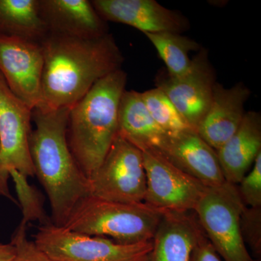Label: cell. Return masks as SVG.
<instances>
[{
  "instance_id": "ac0fdd59",
  "label": "cell",
  "mask_w": 261,
  "mask_h": 261,
  "mask_svg": "<svg viewBox=\"0 0 261 261\" xmlns=\"http://www.w3.org/2000/svg\"><path fill=\"white\" fill-rule=\"evenodd\" d=\"M118 123V135L142 152L159 151L168 135L149 114L141 92L134 90H125L122 94Z\"/></svg>"
},
{
  "instance_id": "9a60e30c",
  "label": "cell",
  "mask_w": 261,
  "mask_h": 261,
  "mask_svg": "<svg viewBox=\"0 0 261 261\" xmlns=\"http://www.w3.org/2000/svg\"><path fill=\"white\" fill-rule=\"evenodd\" d=\"M48 34L93 39L108 34L107 22L88 0H39Z\"/></svg>"
},
{
  "instance_id": "7c38bea8",
  "label": "cell",
  "mask_w": 261,
  "mask_h": 261,
  "mask_svg": "<svg viewBox=\"0 0 261 261\" xmlns=\"http://www.w3.org/2000/svg\"><path fill=\"white\" fill-rule=\"evenodd\" d=\"M92 3L106 22L126 24L143 34H181L190 27L185 15L155 0H93Z\"/></svg>"
},
{
  "instance_id": "8fae6325",
  "label": "cell",
  "mask_w": 261,
  "mask_h": 261,
  "mask_svg": "<svg viewBox=\"0 0 261 261\" xmlns=\"http://www.w3.org/2000/svg\"><path fill=\"white\" fill-rule=\"evenodd\" d=\"M44 62L41 43L0 36V73L10 91L32 110L42 103Z\"/></svg>"
},
{
  "instance_id": "ba28073f",
  "label": "cell",
  "mask_w": 261,
  "mask_h": 261,
  "mask_svg": "<svg viewBox=\"0 0 261 261\" xmlns=\"http://www.w3.org/2000/svg\"><path fill=\"white\" fill-rule=\"evenodd\" d=\"M146 173L144 202L158 210L194 212L207 187L172 163L161 152H142Z\"/></svg>"
},
{
  "instance_id": "cb8c5ba5",
  "label": "cell",
  "mask_w": 261,
  "mask_h": 261,
  "mask_svg": "<svg viewBox=\"0 0 261 261\" xmlns=\"http://www.w3.org/2000/svg\"><path fill=\"white\" fill-rule=\"evenodd\" d=\"M25 226L21 224L12 239L11 243L15 248L13 261H55L40 250L34 241L28 240Z\"/></svg>"
},
{
  "instance_id": "4316f807",
  "label": "cell",
  "mask_w": 261,
  "mask_h": 261,
  "mask_svg": "<svg viewBox=\"0 0 261 261\" xmlns=\"http://www.w3.org/2000/svg\"><path fill=\"white\" fill-rule=\"evenodd\" d=\"M0 196H3V197L15 202V199L13 198L10 192L8 179L2 177V176H0Z\"/></svg>"
},
{
  "instance_id": "7a4b0ae2",
  "label": "cell",
  "mask_w": 261,
  "mask_h": 261,
  "mask_svg": "<svg viewBox=\"0 0 261 261\" xmlns=\"http://www.w3.org/2000/svg\"><path fill=\"white\" fill-rule=\"evenodd\" d=\"M70 108L33 110L36 128L29 141L31 158L49 198L51 224L63 226L75 206L90 195L89 180L80 169L67 140Z\"/></svg>"
},
{
  "instance_id": "d6986e66",
  "label": "cell",
  "mask_w": 261,
  "mask_h": 261,
  "mask_svg": "<svg viewBox=\"0 0 261 261\" xmlns=\"http://www.w3.org/2000/svg\"><path fill=\"white\" fill-rule=\"evenodd\" d=\"M47 34L39 0H0V36L41 43Z\"/></svg>"
},
{
  "instance_id": "6da1fadb",
  "label": "cell",
  "mask_w": 261,
  "mask_h": 261,
  "mask_svg": "<svg viewBox=\"0 0 261 261\" xmlns=\"http://www.w3.org/2000/svg\"><path fill=\"white\" fill-rule=\"evenodd\" d=\"M41 44L44 62L39 108L44 109L71 108L98 81L121 70L124 62L109 33L93 39L48 34Z\"/></svg>"
},
{
  "instance_id": "9c48e42d",
  "label": "cell",
  "mask_w": 261,
  "mask_h": 261,
  "mask_svg": "<svg viewBox=\"0 0 261 261\" xmlns=\"http://www.w3.org/2000/svg\"><path fill=\"white\" fill-rule=\"evenodd\" d=\"M33 110L17 97L0 73V175L34 176L29 141Z\"/></svg>"
},
{
  "instance_id": "484cf974",
  "label": "cell",
  "mask_w": 261,
  "mask_h": 261,
  "mask_svg": "<svg viewBox=\"0 0 261 261\" xmlns=\"http://www.w3.org/2000/svg\"><path fill=\"white\" fill-rule=\"evenodd\" d=\"M15 256V248L11 243H0V261H13Z\"/></svg>"
},
{
  "instance_id": "5b68a950",
  "label": "cell",
  "mask_w": 261,
  "mask_h": 261,
  "mask_svg": "<svg viewBox=\"0 0 261 261\" xmlns=\"http://www.w3.org/2000/svg\"><path fill=\"white\" fill-rule=\"evenodd\" d=\"M245 205L237 185L207 187L194 211L202 231L224 261H252L240 230Z\"/></svg>"
},
{
  "instance_id": "277c9868",
  "label": "cell",
  "mask_w": 261,
  "mask_h": 261,
  "mask_svg": "<svg viewBox=\"0 0 261 261\" xmlns=\"http://www.w3.org/2000/svg\"><path fill=\"white\" fill-rule=\"evenodd\" d=\"M164 212L145 202L123 203L89 195L75 206L62 227L135 245L152 241Z\"/></svg>"
},
{
  "instance_id": "e0dca14e",
  "label": "cell",
  "mask_w": 261,
  "mask_h": 261,
  "mask_svg": "<svg viewBox=\"0 0 261 261\" xmlns=\"http://www.w3.org/2000/svg\"><path fill=\"white\" fill-rule=\"evenodd\" d=\"M260 152V114L249 111L236 133L216 151L225 181L238 185Z\"/></svg>"
},
{
  "instance_id": "52a82bcc",
  "label": "cell",
  "mask_w": 261,
  "mask_h": 261,
  "mask_svg": "<svg viewBox=\"0 0 261 261\" xmlns=\"http://www.w3.org/2000/svg\"><path fill=\"white\" fill-rule=\"evenodd\" d=\"M90 195L113 202L142 203L146 194L143 154L117 135L92 178Z\"/></svg>"
},
{
  "instance_id": "8992f818",
  "label": "cell",
  "mask_w": 261,
  "mask_h": 261,
  "mask_svg": "<svg viewBox=\"0 0 261 261\" xmlns=\"http://www.w3.org/2000/svg\"><path fill=\"white\" fill-rule=\"evenodd\" d=\"M34 243L55 261H147L152 241L123 245L89 236L53 224L42 225Z\"/></svg>"
},
{
  "instance_id": "30bf717a",
  "label": "cell",
  "mask_w": 261,
  "mask_h": 261,
  "mask_svg": "<svg viewBox=\"0 0 261 261\" xmlns=\"http://www.w3.org/2000/svg\"><path fill=\"white\" fill-rule=\"evenodd\" d=\"M216 82V71L203 48L192 58L185 75L176 78L166 71L160 72L155 78L156 87L166 94L195 132L210 107Z\"/></svg>"
},
{
  "instance_id": "3957f363",
  "label": "cell",
  "mask_w": 261,
  "mask_h": 261,
  "mask_svg": "<svg viewBox=\"0 0 261 261\" xmlns=\"http://www.w3.org/2000/svg\"><path fill=\"white\" fill-rule=\"evenodd\" d=\"M126 73L118 70L94 84L70 109L67 140L86 177L90 179L118 135V113Z\"/></svg>"
},
{
  "instance_id": "5bb4252c",
  "label": "cell",
  "mask_w": 261,
  "mask_h": 261,
  "mask_svg": "<svg viewBox=\"0 0 261 261\" xmlns=\"http://www.w3.org/2000/svg\"><path fill=\"white\" fill-rule=\"evenodd\" d=\"M250 94L242 82L231 88L216 82L210 107L196 129L197 135L215 150L221 148L240 128Z\"/></svg>"
},
{
  "instance_id": "83f0119b",
  "label": "cell",
  "mask_w": 261,
  "mask_h": 261,
  "mask_svg": "<svg viewBox=\"0 0 261 261\" xmlns=\"http://www.w3.org/2000/svg\"><path fill=\"white\" fill-rule=\"evenodd\" d=\"M252 261H260V258H257L256 260H253Z\"/></svg>"
},
{
  "instance_id": "ffe728a7",
  "label": "cell",
  "mask_w": 261,
  "mask_h": 261,
  "mask_svg": "<svg viewBox=\"0 0 261 261\" xmlns=\"http://www.w3.org/2000/svg\"><path fill=\"white\" fill-rule=\"evenodd\" d=\"M155 48L166 66L170 76H182L188 72L192 64L190 53L199 51L200 44L181 34L171 32L144 34Z\"/></svg>"
},
{
  "instance_id": "d4e9b609",
  "label": "cell",
  "mask_w": 261,
  "mask_h": 261,
  "mask_svg": "<svg viewBox=\"0 0 261 261\" xmlns=\"http://www.w3.org/2000/svg\"><path fill=\"white\" fill-rule=\"evenodd\" d=\"M191 261H222L204 231L192 251Z\"/></svg>"
},
{
  "instance_id": "44dd1931",
  "label": "cell",
  "mask_w": 261,
  "mask_h": 261,
  "mask_svg": "<svg viewBox=\"0 0 261 261\" xmlns=\"http://www.w3.org/2000/svg\"><path fill=\"white\" fill-rule=\"evenodd\" d=\"M141 96L154 121L168 135L193 130L161 89H149L141 93Z\"/></svg>"
},
{
  "instance_id": "2e32d148",
  "label": "cell",
  "mask_w": 261,
  "mask_h": 261,
  "mask_svg": "<svg viewBox=\"0 0 261 261\" xmlns=\"http://www.w3.org/2000/svg\"><path fill=\"white\" fill-rule=\"evenodd\" d=\"M202 233L195 213L165 211L147 261H191Z\"/></svg>"
},
{
  "instance_id": "4fadbf2b",
  "label": "cell",
  "mask_w": 261,
  "mask_h": 261,
  "mask_svg": "<svg viewBox=\"0 0 261 261\" xmlns=\"http://www.w3.org/2000/svg\"><path fill=\"white\" fill-rule=\"evenodd\" d=\"M159 152L173 166L206 187L225 181L216 151L194 130L168 135Z\"/></svg>"
},
{
  "instance_id": "603a6c76",
  "label": "cell",
  "mask_w": 261,
  "mask_h": 261,
  "mask_svg": "<svg viewBox=\"0 0 261 261\" xmlns=\"http://www.w3.org/2000/svg\"><path fill=\"white\" fill-rule=\"evenodd\" d=\"M240 198L247 207H261V152L250 173L237 185Z\"/></svg>"
},
{
  "instance_id": "7402d4cb",
  "label": "cell",
  "mask_w": 261,
  "mask_h": 261,
  "mask_svg": "<svg viewBox=\"0 0 261 261\" xmlns=\"http://www.w3.org/2000/svg\"><path fill=\"white\" fill-rule=\"evenodd\" d=\"M240 230L245 245L257 258L261 255V207L245 206L240 216Z\"/></svg>"
}]
</instances>
